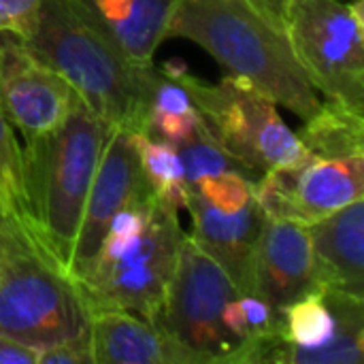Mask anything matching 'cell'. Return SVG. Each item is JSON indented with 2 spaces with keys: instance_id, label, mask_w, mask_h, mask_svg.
Here are the masks:
<instances>
[{
  "instance_id": "6da1fadb",
  "label": "cell",
  "mask_w": 364,
  "mask_h": 364,
  "mask_svg": "<svg viewBox=\"0 0 364 364\" xmlns=\"http://www.w3.org/2000/svg\"><path fill=\"white\" fill-rule=\"evenodd\" d=\"M164 38L194 41L226 75L247 81L303 122L322 105L286 30L271 23L247 0H177Z\"/></svg>"
},
{
  "instance_id": "7a4b0ae2",
  "label": "cell",
  "mask_w": 364,
  "mask_h": 364,
  "mask_svg": "<svg viewBox=\"0 0 364 364\" xmlns=\"http://www.w3.org/2000/svg\"><path fill=\"white\" fill-rule=\"evenodd\" d=\"M23 41L109 128L145 134L147 77L154 64H132L70 0H43Z\"/></svg>"
},
{
  "instance_id": "3957f363",
  "label": "cell",
  "mask_w": 364,
  "mask_h": 364,
  "mask_svg": "<svg viewBox=\"0 0 364 364\" xmlns=\"http://www.w3.org/2000/svg\"><path fill=\"white\" fill-rule=\"evenodd\" d=\"M109 126L77 96L66 119L51 132L26 141L21 175L34 232L73 275L70 260L85 198Z\"/></svg>"
},
{
  "instance_id": "277c9868",
  "label": "cell",
  "mask_w": 364,
  "mask_h": 364,
  "mask_svg": "<svg viewBox=\"0 0 364 364\" xmlns=\"http://www.w3.org/2000/svg\"><path fill=\"white\" fill-rule=\"evenodd\" d=\"M92 314L77 279L36 232L17 224L0 247V335L38 352L90 339Z\"/></svg>"
},
{
  "instance_id": "5b68a950",
  "label": "cell",
  "mask_w": 364,
  "mask_h": 364,
  "mask_svg": "<svg viewBox=\"0 0 364 364\" xmlns=\"http://www.w3.org/2000/svg\"><path fill=\"white\" fill-rule=\"evenodd\" d=\"M183 237L177 211L158 198L141 235L105 237L87 267L75 277L90 314L124 311L156 326Z\"/></svg>"
},
{
  "instance_id": "8992f818",
  "label": "cell",
  "mask_w": 364,
  "mask_h": 364,
  "mask_svg": "<svg viewBox=\"0 0 364 364\" xmlns=\"http://www.w3.org/2000/svg\"><path fill=\"white\" fill-rule=\"evenodd\" d=\"M160 68L188 90L218 145L250 171L262 175L309 156L299 134L277 113V105L247 81L224 75L218 83H207L190 75L181 60H168Z\"/></svg>"
},
{
  "instance_id": "52a82bcc",
  "label": "cell",
  "mask_w": 364,
  "mask_h": 364,
  "mask_svg": "<svg viewBox=\"0 0 364 364\" xmlns=\"http://www.w3.org/2000/svg\"><path fill=\"white\" fill-rule=\"evenodd\" d=\"M286 34L314 87L364 113L363 0H292Z\"/></svg>"
},
{
  "instance_id": "ba28073f",
  "label": "cell",
  "mask_w": 364,
  "mask_h": 364,
  "mask_svg": "<svg viewBox=\"0 0 364 364\" xmlns=\"http://www.w3.org/2000/svg\"><path fill=\"white\" fill-rule=\"evenodd\" d=\"M235 296L239 292L224 269L186 235L156 328L207 356L211 364H232L241 341L224 328L222 311Z\"/></svg>"
},
{
  "instance_id": "9c48e42d",
  "label": "cell",
  "mask_w": 364,
  "mask_h": 364,
  "mask_svg": "<svg viewBox=\"0 0 364 364\" xmlns=\"http://www.w3.org/2000/svg\"><path fill=\"white\" fill-rule=\"evenodd\" d=\"M254 196L269 218L309 226L364 198V156H316L273 168L254 181Z\"/></svg>"
},
{
  "instance_id": "30bf717a",
  "label": "cell",
  "mask_w": 364,
  "mask_h": 364,
  "mask_svg": "<svg viewBox=\"0 0 364 364\" xmlns=\"http://www.w3.org/2000/svg\"><path fill=\"white\" fill-rule=\"evenodd\" d=\"M77 94L26 41L0 32V109L26 141L55 130L70 113Z\"/></svg>"
},
{
  "instance_id": "8fae6325",
  "label": "cell",
  "mask_w": 364,
  "mask_h": 364,
  "mask_svg": "<svg viewBox=\"0 0 364 364\" xmlns=\"http://www.w3.org/2000/svg\"><path fill=\"white\" fill-rule=\"evenodd\" d=\"M149 196L154 190L141 166L136 136L124 128H109L73 247V277L87 267L100 247L111 218Z\"/></svg>"
},
{
  "instance_id": "7c38bea8",
  "label": "cell",
  "mask_w": 364,
  "mask_h": 364,
  "mask_svg": "<svg viewBox=\"0 0 364 364\" xmlns=\"http://www.w3.org/2000/svg\"><path fill=\"white\" fill-rule=\"evenodd\" d=\"M322 288L307 228L267 215L254 256V296L279 318L301 296Z\"/></svg>"
},
{
  "instance_id": "4fadbf2b",
  "label": "cell",
  "mask_w": 364,
  "mask_h": 364,
  "mask_svg": "<svg viewBox=\"0 0 364 364\" xmlns=\"http://www.w3.org/2000/svg\"><path fill=\"white\" fill-rule=\"evenodd\" d=\"M186 209L192 218V241L224 269L239 294H254V256L267 222L256 196L243 209L228 213L188 188Z\"/></svg>"
},
{
  "instance_id": "5bb4252c",
  "label": "cell",
  "mask_w": 364,
  "mask_h": 364,
  "mask_svg": "<svg viewBox=\"0 0 364 364\" xmlns=\"http://www.w3.org/2000/svg\"><path fill=\"white\" fill-rule=\"evenodd\" d=\"M94 364H211L154 324L124 311L92 316Z\"/></svg>"
},
{
  "instance_id": "9a60e30c",
  "label": "cell",
  "mask_w": 364,
  "mask_h": 364,
  "mask_svg": "<svg viewBox=\"0 0 364 364\" xmlns=\"http://www.w3.org/2000/svg\"><path fill=\"white\" fill-rule=\"evenodd\" d=\"M132 64H154L177 0H70Z\"/></svg>"
},
{
  "instance_id": "2e32d148",
  "label": "cell",
  "mask_w": 364,
  "mask_h": 364,
  "mask_svg": "<svg viewBox=\"0 0 364 364\" xmlns=\"http://www.w3.org/2000/svg\"><path fill=\"white\" fill-rule=\"evenodd\" d=\"M305 228L320 286L364 299V198Z\"/></svg>"
},
{
  "instance_id": "e0dca14e",
  "label": "cell",
  "mask_w": 364,
  "mask_h": 364,
  "mask_svg": "<svg viewBox=\"0 0 364 364\" xmlns=\"http://www.w3.org/2000/svg\"><path fill=\"white\" fill-rule=\"evenodd\" d=\"M296 134L307 154L364 156V113L328 98Z\"/></svg>"
},
{
  "instance_id": "ac0fdd59",
  "label": "cell",
  "mask_w": 364,
  "mask_h": 364,
  "mask_svg": "<svg viewBox=\"0 0 364 364\" xmlns=\"http://www.w3.org/2000/svg\"><path fill=\"white\" fill-rule=\"evenodd\" d=\"M134 136H136V149H139L143 173L156 198L175 211L186 209L188 186L183 181V166L177 147L156 136H147V134H134Z\"/></svg>"
},
{
  "instance_id": "d6986e66",
  "label": "cell",
  "mask_w": 364,
  "mask_h": 364,
  "mask_svg": "<svg viewBox=\"0 0 364 364\" xmlns=\"http://www.w3.org/2000/svg\"><path fill=\"white\" fill-rule=\"evenodd\" d=\"M177 154L181 158V166H183V181L186 186H194L200 177L207 175H220L226 171H237L243 173L252 179H258L260 175L250 171L245 164H241L239 160H235L232 156H228L218 141L211 136V132L207 130L205 122L200 119L196 124V128L192 130V134L177 143Z\"/></svg>"
},
{
  "instance_id": "ffe728a7",
  "label": "cell",
  "mask_w": 364,
  "mask_h": 364,
  "mask_svg": "<svg viewBox=\"0 0 364 364\" xmlns=\"http://www.w3.org/2000/svg\"><path fill=\"white\" fill-rule=\"evenodd\" d=\"M0 205L15 222L32 228L26 192H23L21 147L13 134V126L9 124V119L2 113V109H0Z\"/></svg>"
},
{
  "instance_id": "44dd1931",
  "label": "cell",
  "mask_w": 364,
  "mask_h": 364,
  "mask_svg": "<svg viewBox=\"0 0 364 364\" xmlns=\"http://www.w3.org/2000/svg\"><path fill=\"white\" fill-rule=\"evenodd\" d=\"M254 181L256 179H252L243 173L226 171L220 175L200 177L190 188H194L213 207L232 213V211L243 209L250 200H254Z\"/></svg>"
},
{
  "instance_id": "7402d4cb",
  "label": "cell",
  "mask_w": 364,
  "mask_h": 364,
  "mask_svg": "<svg viewBox=\"0 0 364 364\" xmlns=\"http://www.w3.org/2000/svg\"><path fill=\"white\" fill-rule=\"evenodd\" d=\"M198 122H200L198 111H190V113H160V115H151L149 117L145 134L177 145V143L186 141L192 134V130L196 128Z\"/></svg>"
},
{
  "instance_id": "603a6c76",
  "label": "cell",
  "mask_w": 364,
  "mask_h": 364,
  "mask_svg": "<svg viewBox=\"0 0 364 364\" xmlns=\"http://www.w3.org/2000/svg\"><path fill=\"white\" fill-rule=\"evenodd\" d=\"M43 0H0V32L26 38Z\"/></svg>"
},
{
  "instance_id": "cb8c5ba5",
  "label": "cell",
  "mask_w": 364,
  "mask_h": 364,
  "mask_svg": "<svg viewBox=\"0 0 364 364\" xmlns=\"http://www.w3.org/2000/svg\"><path fill=\"white\" fill-rule=\"evenodd\" d=\"M38 364H94L92 339L58 343L38 354Z\"/></svg>"
},
{
  "instance_id": "d4e9b609",
  "label": "cell",
  "mask_w": 364,
  "mask_h": 364,
  "mask_svg": "<svg viewBox=\"0 0 364 364\" xmlns=\"http://www.w3.org/2000/svg\"><path fill=\"white\" fill-rule=\"evenodd\" d=\"M38 350L0 335V364H38Z\"/></svg>"
},
{
  "instance_id": "484cf974",
  "label": "cell",
  "mask_w": 364,
  "mask_h": 364,
  "mask_svg": "<svg viewBox=\"0 0 364 364\" xmlns=\"http://www.w3.org/2000/svg\"><path fill=\"white\" fill-rule=\"evenodd\" d=\"M256 11H260L271 23H275L277 28L286 30V21H288V9L292 0H247Z\"/></svg>"
},
{
  "instance_id": "4316f807",
  "label": "cell",
  "mask_w": 364,
  "mask_h": 364,
  "mask_svg": "<svg viewBox=\"0 0 364 364\" xmlns=\"http://www.w3.org/2000/svg\"><path fill=\"white\" fill-rule=\"evenodd\" d=\"M19 222H15L6 211H4V207L0 205V247H2V243L9 239V235H11V230L17 226ZM23 226V224H21Z\"/></svg>"
}]
</instances>
